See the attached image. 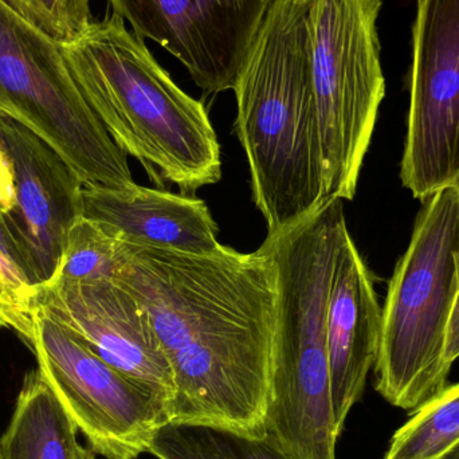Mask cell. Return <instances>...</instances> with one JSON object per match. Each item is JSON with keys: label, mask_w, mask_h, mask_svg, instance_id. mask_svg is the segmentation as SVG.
<instances>
[{"label": "cell", "mask_w": 459, "mask_h": 459, "mask_svg": "<svg viewBox=\"0 0 459 459\" xmlns=\"http://www.w3.org/2000/svg\"><path fill=\"white\" fill-rule=\"evenodd\" d=\"M348 232L344 204L332 198L261 246L275 282L266 434L291 459H337L326 310Z\"/></svg>", "instance_id": "obj_2"}, {"label": "cell", "mask_w": 459, "mask_h": 459, "mask_svg": "<svg viewBox=\"0 0 459 459\" xmlns=\"http://www.w3.org/2000/svg\"><path fill=\"white\" fill-rule=\"evenodd\" d=\"M158 459H291L272 437L202 423L167 422L150 445Z\"/></svg>", "instance_id": "obj_17"}, {"label": "cell", "mask_w": 459, "mask_h": 459, "mask_svg": "<svg viewBox=\"0 0 459 459\" xmlns=\"http://www.w3.org/2000/svg\"><path fill=\"white\" fill-rule=\"evenodd\" d=\"M445 358H446L447 363L452 367L455 361L459 359V286L457 294H455V304H453L452 313H450Z\"/></svg>", "instance_id": "obj_23"}, {"label": "cell", "mask_w": 459, "mask_h": 459, "mask_svg": "<svg viewBox=\"0 0 459 459\" xmlns=\"http://www.w3.org/2000/svg\"><path fill=\"white\" fill-rule=\"evenodd\" d=\"M82 217L118 242L191 254L222 250L218 226L201 199L158 188L82 187Z\"/></svg>", "instance_id": "obj_15"}, {"label": "cell", "mask_w": 459, "mask_h": 459, "mask_svg": "<svg viewBox=\"0 0 459 459\" xmlns=\"http://www.w3.org/2000/svg\"><path fill=\"white\" fill-rule=\"evenodd\" d=\"M383 0H312L310 80L325 199L352 201L385 96L377 18Z\"/></svg>", "instance_id": "obj_5"}, {"label": "cell", "mask_w": 459, "mask_h": 459, "mask_svg": "<svg viewBox=\"0 0 459 459\" xmlns=\"http://www.w3.org/2000/svg\"><path fill=\"white\" fill-rule=\"evenodd\" d=\"M31 351L37 368L85 437L107 459H137L169 422L167 404L113 368L73 332L38 307Z\"/></svg>", "instance_id": "obj_8"}, {"label": "cell", "mask_w": 459, "mask_h": 459, "mask_svg": "<svg viewBox=\"0 0 459 459\" xmlns=\"http://www.w3.org/2000/svg\"><path fill=\"white\" fill-rule=\"evenodd\" d=\"M0 250H2L5 255L10 256L22 269L21 254H19L18 247H16L13 237H11L10 232H8L7 226H5L4 220H3L2 212H0Z\"/></svg>", "instance_id": "obj_24"}, {"label": "cell", "mask_w": 459, "mask_h": 459, "mask_svg": "<svg viewBox=\"0 0 459 459\" xmlns=\"http://www.w3.org/2000/svg\"><path fill=\"white\" fill-rule=\"evenodd\" d=\"M16 15L58 43L69 45L91 22V0H2Z\"/></svg>", "instance_id": "obj_20"}, {"label": "cell", "mask_w": 459, "mask_h": 459, "mask_svg": "<svg viewBox=\"0 0 459 459\" xmlns=\"http://www.w3.org/2000/svg\"><path fill=\"white\" fill-rule=\"evenodd\" d=\"M77 433L38 368L27 372L0 437L3 459H77Z\"/></svg>", "instance_id": "obj_16"}, {"label": "cell", "mask_w": 459, "mask_h": 459, "mask_svg": "<svg viewBox=\"0 0 459 459\" xmlns=\"http://www.w3.org/2000/svg\"><path fill=\"white\" fill-rule=\"evenodd\" d=\"M0 459H3V452H2V438H0Z\"/></svg>", "instance_id": "obj_27"}, {"label": "cell", "mask_w": 459, "mask_h": 459, "mask_svg": "<svg viewBox=\"0 0 459 459\" xmlns=\"http://www.w3.org/2000/svg\"><path fill=\"white\" fill-rule=\"evenodd\" d=\"M77 459H96V455L89 447L78 446Z\"/></svg>", "instance_id": "obj_25"}, {"label": "cell", "mask_w": 459, "mask_h": 459, "mask_svg": "<svg viewBox=\"0 0 459 459\" xmlns=\"http://www.w3.org/2000/svg\"><path fill=\"white\" fill-rule=\"evenodd\" d=\"M39 293V286H35L23 270L0 250V329L15 332L30 350Z\"/></svg>", "instance_id": "obj_21"}, {"label": "cell", "mask_w": 459, "mask_h": 459, "mask_svg": "<svg viewBox=\"0 0 459 459\" xmlns=\"http://www.w3.org/2000/svg\"><path fill=\"white\" fill-rule=\"evenodd\" d=\"M117 266L118 240L99 223L81 217L70 230L61 264L51 282L113 281Z\"/></svg>", "instance_id": "obj_19"}, {"label": "cell", "mask_w": 459, "mask_h": 459, "mask_svg": "<svg viewBox=\"0 0 459 459\" xmlns=\"http://www.w3.org/2000/svg\"><path fill=\"white\" fill-rule=\"evenodd\" d=\"M0 115L45 140L77 172L83 185H134L128 155L83 99L61 46L2 0Z\"/></svg>", "instance_id": "obj_7"}, {"label": "cell", "mask_w": 459, "mask_h": 459, "mask_svg": "<svg viewBox=\"0 0 459 459\" xmlns=\"http://www.w3.org/2000/svg\"><path fill=\"white\" fill-rule=\"evenodd\" d=\"M270 272L272 262L261 247L243 254L223 246L217 253L191 254L118 242L112 282L142 305L169 355Z\"/></svg>", "instance_id": "obj_9"}, {"label": "cell", "mask_w": 459, "mask_h": 459, "mask_svg": "<svg viewBox=\"0 0 459 459\" xmlns=\"http://www.w3.org/2000/svg\"><path fill=\"white\" fill-rule=\"evenodd\" d=\"M459 444V382L412 411L394 434L385 459H441Z\"/></svg>", "instance_id": "obj_18"}, {"label": "cell", "mask_w": 459, "mask_h": 459, "mask_svg": "<svg viewBox=\"0 0 459 459\" xmlns=\"http://www.w3.org/2000/svg\"><path fill=\"white\" fill-rule=\"evenodd\" d=\"M275 0H109L137 37L179 59L209 93L232 91Z\"/></svg>", "instance_id": "obj_11"}, {"label": "cell", "mask_w": 459, "mask_h": 459, "mask_svg": "<svg viewBox=\"0 0 459 459\" xmlns=\"http://www.w3.org/2000/svg\"><path fill=\"white\" fill-rule=\"evenodd\" d=\"M39 307L171 411V366L147 313L128 290L112 281H54L40 288Z\"/></svg>", "instance_id": "obj_13"}, {"label": "cell", "mask_w": 459, "mask_h": 459, "mask_svg": "<svg viewBox=\"0 0 459 459\" xmlns=\"http://www.w3.org/2000/svg\"><path fill=\"white\" fill-rule=\"evenodd\" d=\"M459 286V185L423 202L382 307L375 388L414 411L447 385V326Z\"/></svg>", "instance_id": "obj_4"}, {"label": "cell", "mask_w": 459, "mask_h": 459, "mask_svg": "<svg viewBox=\"0 0 459 459\" xmlns=\"http://www.w3.org/2000/svg\"><path fill=\"white\" fill-rule=\"evenodd\" d=\"M401 179L422 202L459 185V0H417Z\"/></svg>", "instance_id": "obj_10"}, {"label": "cell", "mask_w": 459, "mask_h": 459, "mask_svg": "<svg viewBox=\"0 0 459 459\" xmlns=\"http://www.w3.org/2000/svg\"><path fill=\"white\" fill-rule=\"evenodd\" d=\"M61 48L89 107L151 180L174 183L187 195L222 179L220 140L206 108L174 82L117 13L91 22Z\"/></svg>", "instance_id": "obj_3"}, {"label": "cell", "mask_w": 459, "mask_h": 459, "mask_svg": "<svg viewBox=\"0 0 459 459\" xmlns=\"http://www.w3.org/2000/svg\"><path fill=\"white\" fill-rule=\"evenodd\" d=\"M15 204V180L10 156L0 139V212H10Z\"/></svg>", "instance_id": "obj_22"}, {"label": "cell", "mask_w": 459, "mask_h": 459, "mask_svg": "<svg viewBox=\"0 0 459 459\" xmlns=\"http://www.w3.org/2000/svg\"><path fill=\"white\" fill-rule=\"evenodd\" d=\"M274 297L272 264L245 296L167 355L174 377L169 422L266 436Z\"/></svg>", "instance_id": "obj_6"}, {"label": "cell", "mask_w": 459, "mask_h": 459, "mask_svg": "<svg viewBox=\"0 0 459 459\" xmlns=\"http://www.w3.org/2000/svg\"><path fill=\"white\" fill-rule=\"evenodd\" d=\"M0 139L10 156L15 204L3 214L35 286L56 277L70 230L82 217V180L45 140L0 115Z\"/></svg>", "instance_id": "obj_12"}, {"label": "cell", "mask_w": 459, "mask_h": 459, "mask_svg": "<svg viewBox=\"0 0 459 459\" xmlns=\"http://www.w3.org/2000/svg\"><path fill=\"white\" fill-rule=\"evenodd\" d=\"M312 0H275L238 74L235 132L267 235L326 201L323 148L310 80Z\"/></svg>", "instance_id": "obj_1"}, {"label": "cell", "mask_w": 459, "mask_h": 459, "mask_svg": "<svg viewBox=\"0 0 459 459\" xmlns=\"http://www.w3.org/2000/svg\"><path fill=\"white\" fill-rule=\"evenodd\" d=\"M382 331V307L371 272L351 232L337 256L326 310V344L334 423L342 434L366 390Z\"/></svg>", "instance_id": "obj_14"}, {"label": "cell", "mask_w": 459, "mask_h": 459, "mask_svg": "<svg viewBox=\"0 0 459 459\" xmlns=\"http://www.w3.org/2000/svg\"><path fill=\"white\" fill-rule=\"evenodd\" d=\"M441 459H459V444L457 446L453 447V449L450 450V452Z\"/></svg>", "instance_id": "obj_26"}]
</instances>
